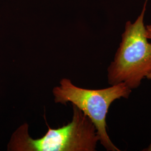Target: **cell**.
Listing matches in <instances>:
<instances>
[{
    "mask_svg": "<svg viewBox=\"0 0 151 151\" xmlns=\"http://www.w3.org/2000/svg\"><path fill=\"white\" fill-rule=\"evenodd\" d=\"M148 1L135 21L125 23L119 48L108 67L110 85L124 83L132 90L151 73V43L146 36L145 24Z\"/></svg>",
    "mask_w": 151,
    "mask_h": 151,
    "instance_id": "cell-1",
    "label": "cell"
},
{
    "mask_svg": "<svg viewBox=\"0 0 151 151\" xmlns=\"http://www.w3.org/2000/svg\"><path fill=\"white\" fill-rule=\"evenodd\" d=\"M70 123L57 129L48 127L40 138L32 139L28 133V125L19 127L7 145L10 151H94L99 137L96 128L86 114L73 105Z\"/></svg>",
    "mask_w": 151,
    "mask_h": 151,
    "instance_id": "cell-2",
    "label": "cell"
},
{
    "mask_svg": "<svg viewBox=\"0 0 151 151\" xmlns=\"http://www.w3.org/2000/svg\"><path fill=\"white\" fill-rule=\"evenodd\" d=\"M132 90L124 83L111 85L99 90H91L76 86L70 80L63 78L59 86L53 90L54 101L66 105L70 102L91 119L101 145L108 151H120L110 138L107 132L106 116L114 101L128 99Z\"/></svg>",
    "mask_w": 151,
    "mask_h": 151,
    "instance_id": "cell-3",
    "label": "cell"
},
{
    "mask_svg": "<svg viewBox=\"0 0 151 151\" xmlns=\"http://www.w3.org/2000/svg\"><path fill=\"white\" fill-rule=\"evenodd\" d=\"M146 36L149 40H151V24L146 26Z\"/></svg>",
    "mask_w": 151,
    "mask_h": 151,
    "instance_id": "cell-4",
    "label": "cell"
},
{
    "mask_svg": "<svg viewBox=\"0 0 151 151\" xmlns=\"http://www.w3.org/2000/svg\"><path fill=\"white\" fill-rule=\"evenodd\" d=\"M143 151H151V143H150V145L148 146V147L146 148L145 149L143 150Z\"/></svg>",
    "mask_w": 151,
    "mask_h": 151,
    "instance_id": "cell-5",
    "label": "cell"
},
{
    "mask_svg": "<svg viewBox=\"0 0 151 151\" xmlns=\"http://www.w3.org/2000/svg\"><path fill=\"white\" fill-rule=\"evenodd\" d=\"M147 79H148V80H151V73H150L148 76L147 77Z\"/></svg>",
    "mask_w": 151,
    "mask_h": 151,
    "instance_id": "cell-6",
    "label": "cell"
}]
</instances>
